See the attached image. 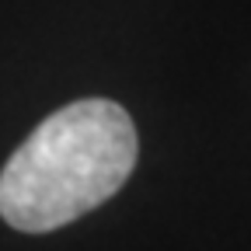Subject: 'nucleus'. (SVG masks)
<instances>
[{"instance_id": "obj_1", "label": "nucleus", "mask_w": 251, "mask_h": 251, "mask_svg": "<svg viewBox=\"0 0 251 251\" xmlns=\"http://www.w3.org/2000/svg\"><path fill=\"white\" fill-rule=\"evenodd\" d=\"M136 168V129L122 105L84 98L42 119L0 171V216L49 234L112 199Z\"/></svg>"}]
</instances>
